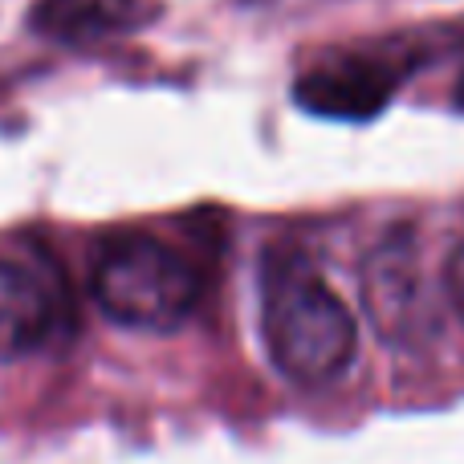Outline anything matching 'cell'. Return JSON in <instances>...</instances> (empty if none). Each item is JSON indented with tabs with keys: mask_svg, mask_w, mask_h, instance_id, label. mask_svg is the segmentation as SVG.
<instances>
[{
	"mask_svg": "<svg viewBox=\"0 0 464 464\" xmlns=\"http://www.w3.org/2000/svg\"><path fill=\"white\" fill-rule=\"evenodd\" d=\"M261 334L289 383H334L359 351L346 302L297 248H269L261 265Z\"/></svg>",
	"mask_w": 464,
	"mask_h": 464,
	"instance_id": "obj_1",
	"label": "cell"
},
{
	"mask_svg": "<svg viewBox=\"0 0 464 464\" xmlns=\"http://www.w3.org/2000/svg\"><path fill=\"white\" fill-rule=\"evenodd\" d=\"M90 294L111 322L135 330H171L200 305L204 273L176 245H163L147 232H127L94 256Z\"/></svg>",
	"mask_w": 464,
	"mask_h": 464,
	"instance_id": "obj_2",
	"label": "cell"
},
{
	"mask_svg": "<svg viewBox=\"0 0 464 464\" xmlns=\"http://www.w3.org/2000/svg\"><path fill=\"white\" fill-rule=\"evenodd\" d=\"M420 57L408 45H354L318 57L297 73L294 102L318 119L367 122L395 98Z\"/></svg>",
	"mask_w": 464,
	"mask_h": 464,
	"instance_id": "obj_3",
	"label": "cell"
},
{
	"mask_svg": "<svg viewBox=\"0 0 464 464\" xmlns=\"http://www.w3.org/2000/svg\"><path fill=\"white\" fill-rule=\"evenodd\" d=\"M362 302L371 326L387 346H420L436 330L411 228H392L371 248L362 269Z\"/></svg>",
	"mask_w": 464,
	"mask_h": 464,
	"instance_id": "obj_4",
	"label": "cell"
},
{
	"mask_svg": "<svg viewBox=\"0 0 464 464\" xmlns=\"http://www.w3.org/2000/svg\"><path fill=\"white\" fill-rule=\"evenodd\" d=\"M73 326V297L57 273L37 261L0 256V359H24L65 338Z\"/></svg>",
	"mask_w": 464,
	"mask_h": 464,
	"instance_id": "obj_5",
	"label": "cell"
},
{
	"mask_svg": "<svg viewBox=\"0 0 464 464\" xmlns=\"http://www.w3.org/2000/svg\"><path fill=\"white\" fill-rule=\"evenodd\" d=\"M155 0H37L29 29L57 45H98L155 21Z\"/></svg>",
	"mask_w": 464,
	"mask_h": 464,
	"instance_id": "obj_6",
	"label": "cell"
},
{
	"mask_svg": "<svg viewBox=\"0 0 464 464\" xmlns=\"http://www.w3.org/2000/svg\"><path fill=\"white\" fill-rule=\"evenodd\" d=\"M444 294H449L452 310H457L464 322V245L449 256V265H444Z\"/></svg>",
	"mask_w": 464,
	"mask_h": 464,
	"instance_id": "obj_7",
	"label": "cell"
},
{
	"mask_svg": "<svg viewBox=\"0 0 464 464\" xmlns=\"http://www.w3.org/2000/svg\"><path fill=\"white\" fill-rule=\"evenodd\" d=\"M452 102H457V111H464V73H460V82H457V94H452Z\"/></svg>",
	"mask_w": 464,
	"mask_h": 464,
	"instance_id": "obj_8",
	"label": "cell"
}]
</instances>
